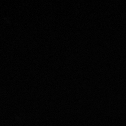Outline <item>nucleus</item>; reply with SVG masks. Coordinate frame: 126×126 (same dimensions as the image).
Masks as SVG:
<instances>
[]
</instances>
